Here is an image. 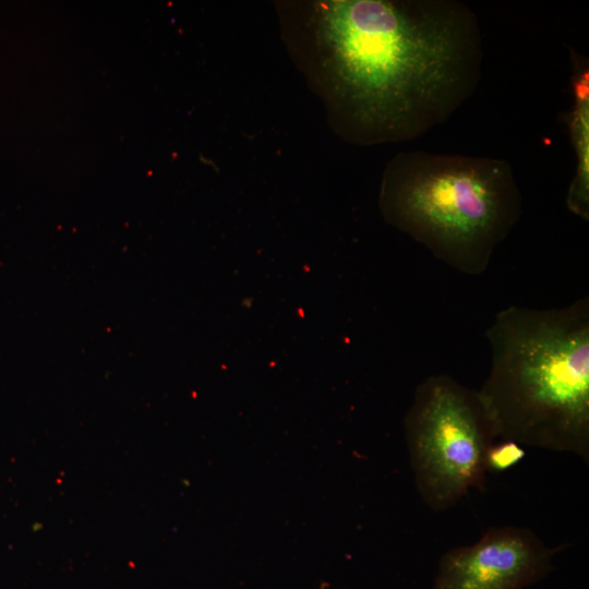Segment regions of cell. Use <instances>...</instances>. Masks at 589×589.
<instances>
[{
    "label": "cell",
    "mask_w": 589,
    "mask_h": 589,
    "mask_svg": "<svg viewBox=\"0 0 589 589\" xmlns=\"http://www.w3.org/2000/svg\"><path fill=\"white\" fill-rule=\"evenodd\" d=\"M526 453L521 445L502 440L500 443H494L486 454V470L488 472H501L508 470L517 465L525 457Z\"/></svg>",
    "instance_id": "52a82bcc"
},
{
    "label": "cell",
    "mask_w": 589,
    "mask_h": 589,
    "mask_svg": "<svg viewBox=\"0 0 589 589\" xmlns=\"http://www.w3.org/2000/svg\"><path fill=\"white\" fill-rule=\"evenodd\" d=\"M574 60V108L570 118L572 135L577 154L575 178L569 187L566 204L580 218H589V166H588V68L580 57Z\"/></svg>",
    "instance_id": "8992f818"
},
{
    "label": "cell",
    "mask_w": 589,
    "mask_h": 589,
    "mask_svg": "<svg viewBox=\"0 0 589 589\" xmlns=\"http://www.w3.org/2000/svg\"><path fill=\"white\" fill-rule=\"evenodd\" d=\"M277 9L290 58L349 144L420 137L480 82L481 28L461 1L304 0Z\"/></svg>",
    "instance_id": "6da1fadb"
},
{
    "label": "cell",
    "mask_w": 589,
    "mask_h": 589,
    "mask_svg": "<svg viewBox=\"0 0 589 589\" xmlns=\"http://www.w3.org/2000/svg\"><path fill=\"white\" fill-rule=\"evenodd\" d=\"M410 465L420 497L435 512L483 490L486 454L497 434L478 390L448 374L425 377L405 418Z\"/></svg>",
    "instance_id": "277c9868"
},
{
    "label": "cell",
    "mask_w": 589,
    "mask_h": 589,
    "mask_svg": "<svg viewBox=\"0 0 589 589\" xmlns=\"http://www.w3.org/2000/svg\"><path fill=\"white\" fill-rule=\"evenodd\" d=\"M378 202L389 225L467 275L486 271L522 214L507 160L425 151L386 164Z\"/></svg>",
    "instance_id": "3957f363"
},
{
    "label": "cell",
    "mask_w": 589,
    "mask_h": 589,
    "mask_svg": "<svg viewBox=\"0 0 589 589\" xmlns=\"http://www.w3.org/2000/svg\"><path fill=\"white\" fill-rule=\"evenodd\" d=\"M562 548L548 546L527 528L493 527L442 555L433 589H524L550 574Z\"/></svg>",
    "instance_id": "5b68a950"
},
{
    "label": "cell",
    "mask_w": 589,
    "mask_h": 589,
    "mask_svg": "<svg viewBox=\"0 0 589 589\" xmlns=\"http://www.w3.org/2000/svg\"><path fill=\"white\" fill-rule=\"evenodd\" d=\"M491 368L478 389L497 437L589 461V299L510 305L485 332Z\"/></svg>",
    "instance_id": "7a4b0ae2"
}]
</instances>
